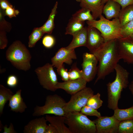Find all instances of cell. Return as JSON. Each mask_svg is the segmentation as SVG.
Wrapping results in <instances>:
<instances>
[{
	"mask_svg": "<svg viewBox=\"0 0 133 133\" xmlns=\"http://www.w3.org/2000/svg\"><path fill=\"white\" fill-rule=\"evenodd\" d=\"M117 39L105 42L93 54L99 62L97 77L95 84L115 70L119 60L121 59L117 49Z\"/></svg>",
	"mask_w": 133,
	"mask_h": 133,
	"instance_id": "cell-1",
	"label": "cell"
},
{
	"mask_svg": "<svg viewBox=\"0 0 133 133\" xmlns=\"http://www.w3.org/2000/svg\"><path fill=\"white\" fill-rule=\"evenodd\" d=\"M115 70L116 75L114 80L107 84L108 94V106L110 109L114 110L118 108V101L123 90L128 86L129 73L119 64Z\"/></svg>",
	"mask_w": 133,
	"mask_h": 133,
	"instance_id": "cell-2",
	"label": "cell"
},
{
	"mask_svg": "<svg viewBox=\"0 0 133 133\" xmlns=\"http://www.w3.org/2000/svg\"><path fill=\"white\" fill-rule=\"evenodd\" d=\"M6 59L17 69L26 71L31 67L32 56L25 46L20 41H14L6 52Z\"/></svg>",
	"mask_w": 133,
	"mask_h": 133,
	"instance_id": "cell-3",
	"label": "cell"
},
{
	"mask_svg": "<svg viewBox=\"0 0 133 133\" xmlns=\"http://www.w3.org/2000/svg\"><path fill=\"white\" fill-rule=\"evenodd\" d=\"M99 20L87 21L88 26L95 28L100 33L105 42L123 37L121 32V26L118 18L110 20L101 15Z\"/></svg>",
	"mask_w": 133,
	"mask_h": 133,
	"instance_id": "cell-4",
	"label": "cell"
},
{
	"mask_svg": "<svg viewBox=\"0 0 133 133\" xmlns=\"http://www.w3.org/2000/svg\"><path fill=\"white\" fill-rule=\"evenodd\" d=\"M64 116L65 123L68 126L71 133H96L94 121L80 112H70Z\"/></svg>",
	"mask_w": 133,
	"mask_h": 133,
	"instance_id": "cell-5",
	"label": "cell"
},
{
	"mask_svg": "<svg viewBox=\"0 0 133 133\" xmlns=\"http://www.w3.org/2000/svg\"><path fill=\"white\" fill-rule=\"evenodd\" d=\"M66 102L61 97L55 94L46 96L44 105H36L34 107L33 116H39L46 114L64 116V107Z\"/></svg>",
	"mask_w": 133,
	"mask_h": 133,
	"instance_id": "cell-6",
	"label": "cell"
},
{
	"mask_svg": "<svg viewBox=\"0 0 133 133\" xmlns=\"http://www.w3.org/2000/svg\"><path fill=\"white\" fill-rule=\"evenodd\" d=\"M52 64L47 63L34 70L40 85L44 89L54 92L57 89V76Z\"/></svg>",
	"mask_w": 133,
	"mask_h": 133,
	"instance_id": "cell-7",
	"label": "cell"
},
{
	"mask_svg": "<svg viewBox=\"0 0 133 133\" xmlns=\"http://www.w3.org/2000/svg\"><path fill=\"white\" fill-rule=\"evenodd\" d=\"M90 88L85 87L71 95L69 100L66 102L64 109L66 114L70 112H80L82 108L86 105L89 98L94 95Z\"/></svg>",
	"mask_w": 133,
	"mask_h": 133,
	"instance_id": "cell-8",
	"label": "cell"
},
{
	"mask_svg": "<svg viewBox=\"0 0 133 133\" xmlns=\"http://www.w3.org/2000/svg\"><path fill=\"white\" fill-rule=\"evenodd\" d=\"M83 61L81 64L83 78L88 82L93 80L97 73L98 60L92 53L85 52L83 56Z\"/></svg>",
	"mask_w": 133,
	"mask_h": 133,
	"instance_id": "cell-9",
	"label": "cell"
},
{
	"mask_svg": "<svg viewBox=\"0 0 133 133\" xmlns=\"http://www.w3.org/2000/svg\"><path fill=\"white\" fill-rule=\"evenodd\" d=\"M93 121L96 125V133H118L120 121L113 115L111 116H101Z\"/></svg>",
	"mask_w": 133,
	"mask_h": 133,
	"instance_id": "cell-10",
	"label": "cell"
},
{
	"mask_svg": "<svg viewBox=\"0 0 133 133\" xmlns=\"http://www.w3.org/2000/svg\"><path fill=\"white\" fill-rule=\"evenodd\" d=\"M117 43L120 59L128 64H133V39L123 37L117 39Z\"/></svg>",
	"mask_w": 133,
	"mask_h": 133,
	"instance_id": "cell-11",
	"label": "cell"
},
{
	"mask_svg": "<svg viewBox=\"0 0 133 133\" xmlns=\"http://www.w3.org/2000/svg\"><path fill=\"white\" fill-rule=\"evenodd\" d=\"M77 58L75 49H68L66 47L59 49L51 60L53 67L57 68L63 65L64 63L71 65L73 59Z\"/></svg>",
	"mask_w": 133,
	"mask_h": 133,
	"instance_id": "cell-12",
	"label": "cell"
},
{
	"mask_svg": "<svg viewBox=\"0 0 133 133\" xmlns=\"http://www.w3.org/2000/svg\"><path fill=\"white\" fill-rule=\"evenodd\" d=\"M87 30L86 47L92 53L103 44L105 41L100 33L95 28L88 26Z\"/></svg>",
	"mask_w": 133,
	"mask_h": 133,
	"instance_id": "cell-13",
	"label": "cell"
},
{
	"mask_svg": "<svg viewBox=\"0 0 133 133\" xmlns=\"http://www.w3.org/2000/svg\"><path fill=\"white\" fill-rule=\"evenodd\" d=\"M87 82L83 78L70 80L62 82H58L57 89H61L71 95L75 94L86 87Z\"/></svg>",
	"mask_w": 133,
	"mask_h": 133,
	"instance_id": "cell-14",
	"label": "cell"
},
{
	"mask_svg": "<svg viewBox=\"0 0 133 133\" xmlns=\"http://www.w3.org/2000/svg\"><path fill=\"white\" fill-rule=\"evenodd\" d=\"M45 117H42L30 120L24 127V133H45L48 126Z\"/></svg>",
	"mask_w": 133,
	"mask_h": 133,
	"instance_id": "cell-15",
	"label": "cell"
},
{
	"mask_svg": "<svg viewBox=\"0 0 133 133\" xmlns=\"http://www.w3.org/2000/svg\"><path fill=\"white\" fill-rule=\"evenodd\" d=\"M102 0H81L80 6L90 10L94 19L100 18L103 13L104 5L101 3Z\"/></svg>",
	"mask_w": 133,
	"mask_h": 133,
	"instance_id": "cell-16",
	"label": "cell"
},
{
	"mask_svg": "<svg viewBox=\"0 0 133 133\" xmlns=\"http://www.w3.org/2000/svg\"><path fill=\"white\" fill-rule=\"evenodd\" d=\"M22 90H17L9 100L8 106L11 110L15 113H22L25 112L27 106L24 101L21 95Z\"/></svg>",
	"mask_w": 133,
	"mask_h": 133,
	"instance_id": "cell-17",
	"label": "cell"
},
{
	"mask_svg": "<svg viewBox=\"0 0 133 133\" xmlns=\"http://www.w3.org/2000/svg\"><path fill=\"white\" fill-rule=\"evenodd\" d=\"M121 8L120 5L117 2L113 0H109L104 5L103 13L108 20L118 18Z\"/></svg>",
	"mask_w": 133,
	"mask_h": 133,
	"instance_id": "cell-18",
	"label": "cell"
},
{
	"mask_svg": "<svg viewBox=\"0 0 133 133\" xmlns=\"http://www.w3.org/2000/svg\"><path fill=\"white\" fill-rule=\"evenodd\" d=\"M72 40L66 47L68 49H75L81 47H86L87 36V27H84L82 30L73 35Z\"/></svg>",
	"mask_w": 133,
	"mask_h": 133,
	"instance_id": "cell-19",
	"label": "cell"
},
{
	"mask_svg": "<svg viewBox=\"0 0 133 133\" xmlns=\"http://www.w3.org/2000/svg\"><path fill=\"white\" fill-rule=\"evenodd\" d=\"M49 122L56 128L58 133H71L68 128L65 125L64 116H50L47 115L45 117Z\"/></svg>",
	"mask_w": 133,
	"mask_h": 133,
	"instance_id": "cell-20",
	"label": "cell"
},
{
	"mask_svg": "<svg viewBox=\"0 0 133 133\" xmlns=\"http://www.w3.org/2000/svg\"><path fill=\"white\" fill-rule=\"evenodd\" d=\"M58 4V2L56 1L52 9L48 20L41 27L44 33L51 34L54 28V19L57 13Z\"/></svg>",
	"mask_w": 133,
	"mask_h": 133,
	"instance_id": "cell-21",
	"label": "cell"
},
{
	"mask_svg": "<svg viewBox=\"0 0 133 133\" xmlns=\"http://www.w3.org/2000/svg\"><path fill=\"white\" fill-rule=\"evenodd\" d=\"M84 22L81 21L72 17L69 20L66 29L65 34H73L84 27Z\"/></svg>",
	"mask_w": 133,
	"mask_h": 133,
	"instance_id": "cell-22",
	"label": "cell"
},
{
	"mask_svg": "<svg viewBox=\"0 0 133 133\" xmlns=\"http://www.w3.org/2000/svg\"><path fill=\"white\" fill-rule=\"evenodd\" d=\"M14 94L10 89L0 85V116L3 113V109L7 102Z\"/></svg>",
	"mask_w": 133,
	"mask_h": 133,
	"instance_id": "cell-23",
	"label": "cell"
},
{
	"mask_svg": "<svg viewBox=\"0 0 133 133\" xmlns=\"http://www.w3.org/2000/svg\"><path fill=\"white\" fill-rule=\"evenodd\" d=\"M118 18L121 26L133 20V4L121 9Z\"/></svg>",
	"mask_w": 133,
	"mask_h": 133,
	"instance_id": "cell-24",
	"label": "cell"
},
{
	"mask_svg": "<svg viewBox=\"0 0 133 133\" xmlns=\"http://www.w3.org/2000/svg\"><path fill=\"white\" fill-rule=\"evenodd\" d=\"M114 111L113 115L119 121L133 119V106L126 109H121L118 108Z\"/></svg>",
	"mask_w": 133,
	"mask_h": 133,
	"instance_id": "cell-25",
	"label": "cell"
},
{
	"mask_svg": "<svg viewBox=\"0 0 133 133\" xmlns=\"http://www.w3.org/2000/svg\"><path fill=\"white\" fill-rule=\"evenodd\" d=\"M91 12L89 10L85 8H81V9L73 14L72 17L83 22L85 21H91L94 19Z\"/></svg>",
	"mask_w": 133,
	"mask_h": 133,
	"instance_id": "cell-26",
	"label": "cell"
},
{
	"mask_svg": "<svg viewBox=\"0 0 133 133\" xmlns=\"http://www.w3.org/2000/svg\"><path fill=\"white\" fill-rule=\"evenodd\" d=\"M44 34L41 27L34 28L29 37V47L30 48L34 47L37 41L42 37Z\"/></svg>",
	"mask_w": 133,
	"mask_h": 133,
	"instance_id": "cell-27",
	"label": "cell"
},
{
	"mask_svg": "<svg viewBox=\"0 0 133 133\" xmlns=\"http://www.w3.org/2000/svg\"><path fill=\"white\" fill-rule=\"evenodd\" d=\"M118 133H133V119L120 121Z\"/></svg>",
	"mask_w": 133,
	"mask_h": 133,
	"instance_id": "cell-28",
	"label": "cell"
},
{
	"mask_svg": "<svg viewBox=\"0 0 133 133\" xmlns=\"http://www.w3.org/2000/svg\"><path fill=\"white\" fill-rule=\"evenodd\" d=\"M100 94L99 93L93 95L88 99L86 105L95 109H97L101 107L103 101L100 98Z\"/></svg>",
	"mask_w": 133,
	"mask_h": 133,
	"instance_id": "cell-29",
	"label": "cell"
},
{
	"mask_svg": "<svg viewBox=\"0 0 133 133\" xmlns=\"http://www.w3.org/2000/svg\"><path fill=\"white\" fill-rule=\"evenodd\" d=\"M5 10L0 8V31L9 32L12 29L11 25L5 20Z\"/></svg>",
	"mask_w": 133,
	"mask_h": 133,
	"instance_id": "cell-30",
	"label": "cell"
},
{
	"mask_svg": "<svg viewBox=\"0 0 133 133\" xmlns=\"http://www.w3.org/2000/svg\"><path fill=\"white\" fill-rule=\"evenodd\" d=\"M69 80H74L83 78L82 70H80L77 66L76 63H74L68 72Z\"/></svg>",
	"mask_w": 133,
	"mask_h": 133,
	"instance_id": "cell-31",
	"label": "cell"
},
{
	"mask_svg": "<svg viewBox=\"0 0 133 133\" xmlns=\"http://www.w3.org/2000/svg\"><path fill=\"white\" fill-rule=\"evenodd\" d=\"M133 31V20L121 27V32L124 37H129Z\"/></svg>",
	"mask_w": 133,
	"mask_h": 133,
	"instance_id": "cell-32",
	"label": "cell"
},
{
	"mask_svg": "<svg viewBox=\"0 0 133 133\" xmlns=\"http://www.w3.org/2000/svg\"><path fill=\"white\" fill-rule=\"evenodd\" d=\"M80 112L86 115L95 116L98 118L101 116L100 113L98 112L97 109L93 108L86 105L82 108Z\"/></svg>",
	"mask_w": 133,
	"mask_h": 133,
	"instance_id": "cell-33",
	"label": "cell"
},
{
	"mask_svg": "<svg viewBox=\"0 0 133 133\" xmlns=\"http://www.w3.org/2000/svg\"><path fill=\"white\" fill-rule=\"evenodd\" d=\"M42 43L46 48L48 49L51 48L55 44V39L53 36L48 34L43 37L42 39Z\"/></svg>",
	"mask_w": 133,
	"mask_h": 133,
	"instance_id": "cell-34",
	"label": "cell"
},
{
	"mask_svg": "<svg viewBox=\"0 0 133 133\" xmlns=\"http://www.w3.org/2000/svg\"><path fill=\"white\" fill-rule=\"evenodd\" d=\"M57 72L64 81H66L69 80V72L67 69L65 68L64 64L57 68Z\"/></svg>",
	"mask_w": 133,
	"mask_h": 133,
	"instance_id": "cell-35",
	"label": "cell"
},
{
	"mask_svg": "<svg viewBox=\"0 0 133 133\" xmlns=\"http://www.w3.org/2000/svg\"><path fill=\"white\" fill-rule=\"evenodd\" d=\"M6 32L0 31V49H4L7 46L8 41L6 36Z\"/></svg>",
	"mask_w": 133,
	"mask_h": 133,
	"instance_id": "cell-36",
	"label": "cell"
},
{
	"mask_svg": "<svg viewBox=\"0 0 133 133\" xmlns=\"http://www.w3.org/2000/svg\"><path fill=\"white\" fill-rule=\"evenodd\" d=\"M18 79L15 75H11L8 77L6 84L9 87L13 88L17 86L18 83Z\"/></svg>",
	"mask_w": 133,
	"mask_h": 133,
	"instance_id": "cell-37",
	"label": "cell"
},
{
	"mask_svg": "<svg viewBox=\"0 0 133 133\" xmlns=\"http://www.w3.org/2000/svg\"><path fill=\"white\" fill-rule=\"evenodd\" d=\"M19 13V11L16 10L13 6L8 7L5 10V16H7L10 18L16 17Z\"/></svg>",
	"mask_w": 133,
	"mask_h": 133,
	"instance_id": "cell-38",
	"label": "cell"
},
{
	"mask_svg": "<svg viewBox=\"0 0 133 133\" xmlns=\"http://www.w3.org/2000/svg\"><path fill=\"white\" fill-rule=\"evenodd\" d=\"M119 4L123 9L126 7L133 4V0H113Z\"/></svg>",
	"mask_w": 133,
	"mask_h": 133,
	"instance_id": "cell-39",
	"label": "cell"
},
{
	"mask_svg": "<svg viewBox=\"0 0 133 133\" xmlns=\"http://www.w3.org/2000/svg\"><path fill=\"white\" fill-rule=\"evenodd\" d=\"M3 133H16L17 132L14 130L13 124L11 123L9 127L7 125H5L3 128Z\"/></svg>",
	"mask_w": 133,
	"mask_h": 133,
	"instance_id": "cell-40",
	"label": "cell"
},
{
	"mask_svg": "<svg viewBox=\"0 0 133 133\" xmlns=\"http://www.w3.org/2000/svg\"><path fill=\"white\" fill-rule=\"evenodd\" d=\"M0 8L4 10L9 7L13 6L7 0H0Z\"/></svg>",
	"mask_w": 133,
	"mask_h": 133,
	"instance_id": "cell-41",
	"label": "cell"
},
{
	"mask_svg": "<svg viewBox=\"0 0 133 133\" xmlns=\"http://www.w3.org/2000/svg\"><path fill=\"white\" fill-rule=\"evenodd\" d=\"M45 133H58V132L54 126L50 123L48 125Z\"/></svg>",
	"mask_w": 133,
	"mask_h": 133,
	"instance_id": "cell-42",
	"label": "cell"
},
{
	"mask_svg": "<svg viewBox=\"0 0 133 133\" xmlns=\"http://www.w3.org/2000/svg\"><path fill=\"white\" fill-rule=\"evenodd\" d=\"M129 89L133 96V80L129 85Z\"/></svg>",
	"mask_w": 133,
	"mask_h": 133,
	"instance_id": "cell-43",
	"label": "cell"
},
{
	"mask_svg": "<svg viewBox=\"0 0 133 133\" xmlns=\"http://www.w3.org/2000/svg\"><path fill=\"white\" fill-rule=\"evenodd\" d=\"M109 0H102L101 3L102 5H104Z\"/></svg>",
	"mask_w": 133,
	"mask_h": 133,
	"instance_id": "cell-44",
	"label": "cell"
},
{
	"mask_svg": "<svg viewBox=\"0 0 133 133\" xmlns=\"http://www.w3.org/2000/svg\"><path fill=\"white\" fill-rule=\"evenodd\" d=\"M129 37H130L131 38L133 39V31L132 33L131 34V35Z\"/></svg>",
	"mask_w": 133,
	"mask_h": 133,
	"instance_id": "cell-45",
	"label": "cell"
},
{
	"mask_svg": "<svg viewBox=\"0 0 133 133\" xmlns=\"http://www.w3.org/2000/svg\"><path fill=\"white\" fill-rule=\"evenodd\" d=\"M76 0V1H77L80 2V1H81V0Z\"/></svg>",
	"mask_w": 133,
	"mask_h": 133,
	"instance_id": "cell-46",
	"label": "cell"
}]
</instances>
